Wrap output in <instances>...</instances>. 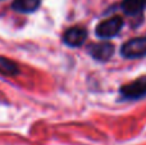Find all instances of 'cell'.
Masks as SVG:
<instances>
[{"mask_svg":"<svg viewBox=\"0 0 146 145\" xmlns=\"http://www.w3.org/2000/svg\"><path fill=\"white\" fill-rule=\"evenodd\" d=\"M123 19L119 15H114L105 21H101L95 28V33L100 39H111L117 36L123 28Z\"/></svg>","mask_w":146,"mask_h":145,"instance_id":"1","label":"cell"},{"mask_svg":"<svg viewBox=\"0 0 146 145\" xmlns=\"http://www.w3.org/2000/svg\"><path fill=\"white\" fill-rule=\"evenodd\" d=\"M122 57L127 59H136L146 57V36L133 37L126 41L121 48Z\"/></svg>","mask_w":146,"mask_h":145,"instance_id":"2","label":"cell"},{"mask_svg":"<svg viewBox=\"0 0 146 145\" xmlns=\"http://www.w3.org/2000/svg\"><path fill=\"white\" fill-rule=\"evenodd\" d=\"M119 92L124 99L128 100H136L146 96V76H141L129 84L123 85Z\"/></svg>","mask_w":146,"mask_h":145,"instance_id":"3","label":"cell"},{"mask_svg":"<svg viewBox=\"0 0 146 145\" xmlns=\"http://www.w3.org/2000/svg\"><path fill=\"white\" fill-rule=\"evenodd\" d=\"M62 39H63V43L67 46L78 48L87 39V30L82 26H73L71 28H67Z\"/></svg>","mask_w":146,"mask_h":145,"instance_id":"4","label":"cell"},{"mask_svg":"<svg viewBox=\"0 0 146 145\" xmlns=\"http://www.w3.org/2000/svg\"><path fill=\"white\" fill-rule=\"evenodd\" d=\"M87 50H88V54L95 61L106 62L113 57L115 48H114V45L111 43H95V44H91L87 48Z\"/></svg>","mask_w":146,"mask_h":145,"instance_id":"5","label":"cell"},{"mask_svg":"<svg viewBox=\"0 0 146 145\" xmlns=\"http://www.w3.org/2000/svg\"><path fill=\"white\" fill-rule=\"evenodd\" d=\"M41 0H14L12 3V9L17 13H33L38 9Z\"/></svg>","mask_w":146,"mask_h":145,"instance_id":"6","label":"cell"},{"mask_svg":"<svg viewBox=\"0 0 146 145\" xmlns=\"http://www.w3.org/2000/svg\"><path fill=\"white\" fill-rule=\"evenodd\" d=\"M21 73V68L14 61L0 55V76L14 77Z\"/></svg>","mask_w":146,"mask_h":145,"instance_id":"7","label":"cell"},{"mask_svg":"<svg viewBox=\"0 0 146 145\" xmlns=\"http://www.w3.org/2000/svg\"><path fill=\"white\" fill-rule=\"evenodd\" d=\"M121 8L127 15L141 14L146 8V0H123Z\"/></svg>","mask_w":146,"mask_h":145,"instance_id":"8","label":"cell"}]
</instances>
